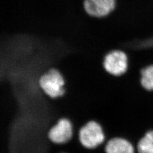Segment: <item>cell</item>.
Here are the masks:
<instances>
[{
    "label": "cell",
    "instance_id": "6da1fadb",
    "mask_svg": "<svg viewBox=\"0 0 153 153\" xmlns=\"http://www.w3.org/2000/svg\"><path fill=\"white\" fill-rule=\"evenodd\" d=\"M75 136L81 146L90 150L101 148L107 139L103 127L95 120L88 121L78 129Z\"/></svg>",
    "mask_w": 153,
    "mask_h": 153
},
{
    "label": "cell",
    "instance_id": "7a4b0ae2",
    "mask_svg": "<svg viewBox=\"0 0 153 153\" xmlns=\"http://www.w3.org/2000/svg\"><path fill=\"white\" fill-rule=\"evenodd\" d=\"M40 88L48 97L56 99L65 93V80L62 73L55 68L44 72L38 79Z\"/></svg>",
    "mask_w": 153,
    "mask_h": 153
},
{
    "label": "cell",
    "instance_id": "3957f363",
    "mask_svg": "<svg viewBox=\"0 0 153 153\" xmlns=\"http://www.w3.org/2000/svg\"><path fill=\"white\" fill-rule=\"evenodd\" d=\"M75 134L71 121L66 117H61L49 128L47 133V138L49 143L56 146H61L72 141Z\"/></svg>",
    "mask_w": 153,
    "mask_h": 153
},
{
    "label": "cell",
    "instance_id": "277c9868",
    "mask_svg": "<svg viewBox=\"0 0 153 153\" xmlns=\"http://www.w3.org/2000/svg\"><path fill=\"white\" fill-rule=\"evenodd\" d=\"M103 67L109 74L120 76L126 74L129 68V57L126 51L114 49L105 55Z\"/></svg>",
    "mask_w": 153,
    "mask_h": 153
},
{
    "label": "cell",
    "instance_id": "5b68a950",
    "mask_svg": "<svg viewBox=\"0 0 153 153\" xmlns=\"http://www.w3.org/2000/svg\"><path fill=\"white\" fill-rule=\"evenodd\" d=\"M85 11L90 16L104 18L109 16L117 7V0H83Z\"/></svg>",
    "mask_w": 153,
    "mask_h": 153
},
{
    "label": "cell",
    "instance_id": "8992f818",
    "mask_svg": "<svg viewBox=\"0 0 153 153\" xmlns=\"http://www.w3.org/2000/svg\"><path fill=\"white\" fill-rule=\"evenodd\" d=\"M104 153H134L131 142L122 137H112L108 139L103 145Z\"/></svg>",
    "mask_w": 153,
    "mask_h": 153
},
{
    "label": "cell",
    "instance_id": "52a82bcc",
    "mask_svg": "<svg viewBox=\"0 0 153 153\" xmlns=\"http://www.w3.org/2000/svg\"><path fill=\"white\" fill-rule=\"evenodd\" d=\"M140 82L145 90L153 92V64L145 66L141 69Z\"/></svg>",
    "mask_w": 153,
    "mask_h": 153
},
{
    "label": "cell",
    "instance_id": "ba28073f",
    "mask_svg": "<svg viewBox=\"0 0 153 153\" xmlns=\"http://www.w3.org/2000/svg\"><path fill=\"white\" fill-rule=\"evenodd\" d=\"M139 153H153V130L149 131L138 143Z\"/></svg>",
    "mask_w": 153,
    "mask_h": 153
},
{
    "label": "cell",
    "instance_id": "9c48e42d",
    "mask_svg": "<svg viewBox=\"0 0 153 153\" xmlns=\"http://www.w3.org/2000/svg\"><path fill=\"white\" fill-rule=\"evenodd\" d=\"M66 153V152H58V153Z\"/></svg>",
    "mask_w": 153,
    "mask_h": 153
}]
</instances>
